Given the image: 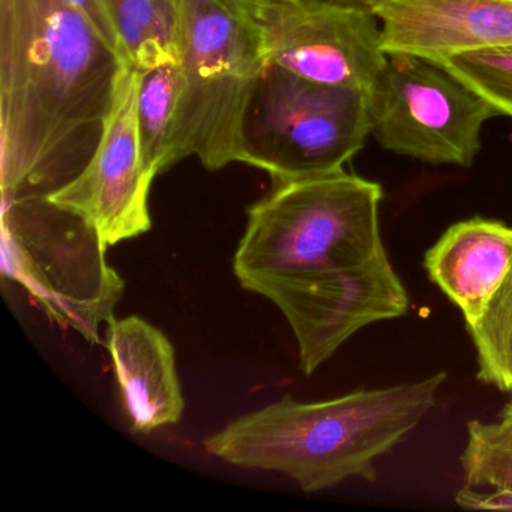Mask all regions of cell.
<instances>
[{
  "label": "cell",
  "mask_w": 512,
  "mask_h": 512,
  "mask_svg": "<svg viewBox=\"0 0 512 512\" xmlns=\"http://www.w3.org/2000/svg\"><path fill=\"white\" fill-rule=\"evenodd\" d=\"M127 59L67 0H0V188L49 197L97 151Z\"/></svg>",
  "instance_id": "6da1fadb"
},
{
  "label": "cell",
  "mask_w": 512,
  "mask_h": 512,
  "mask_svg": "<svg viewBox=\"0 0 512 512\" xmlns=\"http://www.w3.org/2000/svg\"><path fill=\"white\" fill-rule=\"evenodd\" d=\"M445 371L418 382L361 389L331 400L286 397L239 416L203 440L208 454L242 469L289 476L305 493L350 478L377 479L388 454L436 406Z\"/></svg>",
  "instance_id": "7a4b0ae2"
},
{
  "label": "cell",
  "mask_w": 512,
  "mask_h": 512,
  "mask_svg": "<svg viewBox=\"0 0 512 512\" xmlns=\"http://www.w3.org/2000/svg\"><path fill=\"white\" fill-rule=\"evenodd\" d=\"M377 182L340 172L275 182L247 209L233 257L239 283L361 265L383 253Z\"/></svg>",
  "instance_id": "3957f363"
},
{
  "label": "cell",
  "mask_w": 512,
  "mask_h": 512,
  "mask_svg": "<svg viewBox=\"0 0 512 512\" xmlns=\"http://www.w3.org/2000/svg\"><path fill=\"white\" fill-rule=\"evenodd\" d=\"M181 95L164 172L197 157L208 170L238 163L242 118L268 67L262 38L238 0H178Z\"/></svg>",
  "instance_id": "277c9868"
},
{
  "label": "cell",
  "mask_w": 512,
  "mask_h": 512,
  "mask_svg": "<svg viewBox=\"0 0 512 512\" xmlns=\"http://www.w3.org/2000/svg\"><path fill=\"white\" fill-rule=\"evenodd\" d=\"M107 248L91 223L49 197L2 202V274L53 320L97 344L124 293Z\"/></svg>",
  "instance_id": "5b68a950"
},
{
  "label": "cell",
  "mask_w": 512,
  "mask_h": 512,
  "mask_svg": "<svg viewBox=\"0 0 512 512\" xmlns=\"http://www.w3.org/2000/svg\"><path fill=\"white\" fill-rule=\"evenodd\" d=\"M370 136L368 92L268 65L242 118L238 163L274 182L316 178L343 170Z\"/></svg>",
  "instance_id": "8992f818"
},
{
  "label": "cell",
  "mask_w": 512,
  "mask_h": 512,
  "mask_svg": "<svg viewBox=\"0 0 512 512\" xmlns=\"http://www.w3.org/2000/svg\"><path fill=\"white\" fill-rule=\"evenodd\" d=\"M371 137L386 151L433 166H472L485 122L500 115L437 62L388 55L368 92Z\"/></svg>",
  "instance_id": "52a82bcc"
},
{
  "label": "cell",
  "mask_w": 512,
  "mask_h": 512,
  "mask_svg": "<svg viewBox=\"0 0 512 512\" xmlns=\"http://www.w3.org/2000/svg\"><path fill=\"white\" fill-rule=\"evenodd\" d=\"M286 317L299 349L302 373L313 374L350 337L385 320L406 316L409 293L386 251L361 265L286 277L241 281Z\"/></svg>",
  "instance_id": "ba28073f"
},
{
  "label": "cell",
  "mask_w": 512,
  "mask_h": 512,
  "mask_svg": "<svg viewBox=\"0 0 512 512\" xmlns=\"http://www.w3.org/2000/svg\"><path fill=\"white\" fill-rule=\"evenodd\" d=\"M262 38L269 65L310 82L370 92L385 68L371 8L332 0H238Z\"/></svg>",
  "instance_id": "9c48e42d"
},
{
  "label": "cell",
  "mask_w": 512,
  "mask_h": 512,
  "mask_svg": "<svg viewBox=\"0 0 512 512\" xmlns=\"http://www.w3.org/2000/svg\"><path fill=\"white\" fill-rule=\"evenodd\" d=\"M140 79L142 71L124 68L97 151L70 184L49 196L91 223L107 247L152 226L148 200L155 178L143 164L137 128Z\"/></svg>",
  "instance_id": "30bf717a"
},
{
  "label": "cell",
  "mask_w": 512,
  "mask_h": 512,
  "mask_svg": "<svg viewBox=\"0 0 512 512\" xmlns=\"http://www.w3.org/2000/svg\"><path fill=\"white\" fill-rule=\"evenodd\" d=\"M386 55L436 59L512 47V0H380Z\"/></svg>",
  "instance_id": "8fae6325"
},
{
  "label": "cell",
  "mask_w": 512,
  "mask_h": 512,
  "mask_svg": "<svg viewBox=\"0 0 512 512\" xmlns=\"http://www.w3.org/2000/svg\"><path fill=\"white\" fill-rule=\"evenodd\" d=\"M122 404L137 433L178 424L185 400L172 341L137 316L113 319L107 328Z\"/></svg>",
  "instance_id": "7c38bea8"
},
{
  "label": "cell",
  "mask_w": 512,
  "mask_h": 512,
  "mask_svg": "<svg viewBox=\"0 0 512 512\" xmlns=\"http://www.w3.org/2000/svg\"><path fill=\"white\" fill-rule=\"evenodd\" d=\"M512 265V227L475 217L452 224L425 253L428 278L461 311L466 326L487 310Z\"/></svg>",
  "instance_id": "4fadbf2b"
},
{
  "label": "cell",
  "mask_w": 512,
  "mask_h": 512,
  "mask_svg": "<svg viewBox=\"0 0 512 512\" xmlns=\"http://www.w3.org/2000/svg\"><path fill=\"white\" fill-rule=\"evenodd\" d=\"M128 64L139 71L178 62V0H101Z\"/></svg>",
  "instance_id": "5bb4252c"
},
{
  "label": "cell",
  "mask_w": 512,
  "mask_h": 512,
  "mask_svg": "<svg viewBox=\"0 0 512 512\" xmlns=\"http://www.w3.org/2000/svg\"><path fill=\"white\" fill-rule=\"evenodd\" d=\"M181 95L178 62L142 71L137 97V128L143 164L152 176L164 173Z\"/></svg>",
  "instance_id": "9a60e30c"
},
{
  "label": "cell",
  "mask_w": 512,
  "mask_h": 512,
  "mask_svg": "<svg viewBox=\"0 0 512 512\" xmlns=\"http://www.w3.org/2000/svg\"><path fill=\"white\" fill-rule=\"evenodd\" d=\"M478 362V380L512 394V265L487 310L466 326Z\"/></svg>",
  "instance_id": "2e32d148"
},
{
  "label": "cell",
  "mask_w": 512,
  "mask_h": 512,
  "mask_svg": "<svg viewBox=\"0 0 512 512\" xmlns=\"http://www.w3.org/2000/svg\"><path fill=\"white\" fill-rule=\"evenodd\" d=\"M431 61L481 95L500 115L512 118V47L457 53Z\"/></svg>",
  "instance_id": "e0dca14e"
},
{
  "label": "cell",
  "mask_w": 512,
  "mask_h": 512,
  "mask_svg": "<svg viewBox=\"0 0 512 512\" xmlns=\"http://www.w3.org/2000/svg\"><path fill=\"white\" fill-rule=\"evenodd\" d=\"M460 463L470 487L512 488V448L490 445L467 433Z\"/></svg>",
  "instance_id": "ac0fdd59"
},
{
  "label": "cell",
  "mask_w": 512,
  "mask_h": 512,
  "mask_svg": "<svg viewBox=\"0 0 512 512\" xmlns=\"http://www.w3.org/2000/svg\"><path fill=\"white\" fill-rule=\"evenodd\" d=\"M455 503L464 509H497L512 511V488H491L484 493L478 488L464 485L455 494Z\"/></svg>",
  "instance_id": "d6986e66"
},
{
  "label": "cell",
  "mask_w": 512,
  "mask_h": 512,
  "mask_svg": "<svg viewBox=\"0 0 512 512\" xmlns=\"http://www.w3.org/2000/svg\"><path fill=\"white\" fill-rule=\"evenodd\" d=\"M467 433L479 437L484 442L502 448H512V398L496 422L470 421L467 424Z\"/></svg>",
  "instance_id": "ffe728a7"
},
{
  "label": "cell",
  "mask_w": 512,
  "mask_h": 512,
  "mask_svg": "<svg viewBox=\"0 0 512 512\" xmlns=\"http://www.w3.org/2000/svg\"><path fill=\"white\" fill-rule=\"evenodd\" d=\"M67 2L73 5L77 11H80L97 28V31L124 56L118 35H116L115 28H113L112 20H110L109 14H107L101 0H67Z\"/></svg>",
  "instance_id": "44dd1931"
},
{
  "label": "cell",
  "mask_w": 512,
  "mask_h": 512,
  "mask_svg": "<svg viewBox=\"0 0 512 512\" xmlns=\"http://www.w3.org/2000/svg\"><path fill=\"white\" fill-rule=\"evenodd\" d=\"M332 2H340V4L359 5V7L371 8L380 0H332Z\"/></svg>",
  "instance_id": "7402d4cb"
},
{
  "label": "cell",
  "mask_w": 512,
  "mask_h": 512,
  "mask_svg": "<svg viewBox=\"0 0 512 512\" xmlns=\"http://www.w3.org/2000/svg\"><path fill=\"white\" fill-rule=\"evenodd\" d=\"M511 398H512V394H511Z\"/></svg>",
  "instance_id": "603a6c76"
}]
</instances>
